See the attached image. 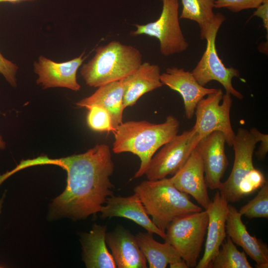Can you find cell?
Returning <instances> with one entry per match:
<instances>
[{"label": "cell", "instance_id": "obj_1", "mask_svg": "<svg viewBox=\"0 0 268 268\" xmlns=\"http://www.w3.org/2000/svg\"><path fill=\"white\" fill-rule=\"evenodd\" d=\"M34 161L35 166L56 165L67 172L65 190L50 204V220L86 219L100 212L107 199L114 194L110 177L114 164L106 144H96L83 153L59 159L40 156Z\"/></svg>", "mask_w": 268, "mask_h": 268}, {"label": "cell", "instance_id": "obj_2", "mask_svg": "<svg viewBox=\"0 0 268 268\" xmlns=\"http://www.w3.org/2000/svg\"><path fill=\"white\" fill-rule=\"evenodd\" d=\"M180 122L172 115L160 124L145 120L123 122L113 133L112 151L116 154L131 152L137 156L140 164L134 178H139L144 175L155 152L178 134Z\"/></svg>", "mask_w": 268, "mask_h": 268}, {"label": "cell", "instance_id": "obj_3", "mask_svg": "<svg viewBox=\"0 0 268 268\" xmlns=\"http://www.w3.org/2000/svg\"><path fill=\"white\" fill-rule=\"evenodd\" d=\"M142 60L138 49L113 40L98 47L93 58L82 65L80 73L87 85L98 87L130 74Z\"/></svg>", "mask_w": 268, "mask_h": 268}, {"label": "cell", "instance_id": "obj_4", "mask_svg": "<svg viewBox=\"0 0 268 268\" xmlns=\"http://www.w3.org/2000/svg\"><path fill=\"white\" fill-rule=\"evenodd\" d=\"M134 191L139 197L153 222L165 232L176 217L202 210L190 200L187 194L178 190L170 178L143 181Z\"/></svg>", "mask_w": 268, "mask_h": 268}, {"label": "cell", "instance_id": "obj_5", "mask_svg": "<svg viewBox=\"0 0 268 268\" xmlns=\"http://www.w3.org/2000/svg\"><path fill=\"white\" fill-rule=\"evenodd\" d=\"M206 210L188 213L174 219L166 231L165 241L178 251L188 268H196L207 231Z\"/></svg>", "mask_w": 268, "mask_h": 268}, {"label": "cell", "instance_id": "obj_6", "mask_svg": "<svg viewBox=\"0 0 268 268\" xmlns=\"http://www.w3.org/2000/svg\"><path fill=\"white\" fill-rule=\"evenodd\" d=\"M225 20V16L221 13H215L205 39L207 42L205 50L191 72L201 86H205L210 81H216L223 86L226 92L242 99L243 94L233 87L232 83L233 78L240 77L239 70L233 67H225L219 57L216 48V36Z\"/></svg>", "mask_w": 268, "mask_h": 268}, {"label": "cell", "instance_id": "obj_7", "mask_svg": "<svg viewBox=\"0 0 268 268\" xmlns=\"http://www.w3.org/2000/svg\"><path fill=\"white\" fill-rule=\"evenodd\" d=\"M162 8L159 17L146 24H134L136 29L131 35H145L157 39L160 52L165 57L182 53L189 45L179 22V0H162Z\"/></svg>", "mask_w": 268, "mask_h": 268}, {"label": "cell", "instance_id": "obj_8", "mask_svg": "<svg viewBox=\"0 0 268 268\" xmlns=\"http://www.w3.org/2000/svg\"><path fill=\"white\" fill-rule=\"evenodd\" d=\"M232 104L231 95L227 92L224 94L221 88L199 102L195 112L196 123L193 127L201 138L219 131L225 135L228 145L232 146L236 134L230 121Z\"/></svg>", "mask_w": 268, "mask_h": 268}, {"label": "cell", "instance_id": "obj_9", "mask_svg": "<svg viewBox=\"0 0 268 268\" xmlns=\"http://www.w3.org/2000/svg\"><path fill=\"white\" fill-rule=\"evenodd\" d=\"M201 139L193 127L177 134L151 158L144 173L147 180H156L174 175L184 165Z\"/></svg>", "mask_w": 268, "mask_h": 268}, {"label": "cell", "instance_id": "obj_10", "mask_svg": "<svg viewBox=\"0 0 268 268\" xmlns=\"http://www.w3.org/2000/svg\"><path fill=\"white\" fill-rule=\"evenodd\" d=\"M258 142L248 130L242 128L238 129L232 144L234 161L232 171L218 189L220 195L228 202H236L242 199L239 186L242 180L255 168L253 156Z\"/></svg>", "mask_w": 268, "mask_h": 268}, {"label": "cell", "instance_id": "obj_11", "mask_svg": "<svg viewBox=\"0 0 268 268\" xmlns=\"http://www.w3.org/2000/svg\"><path fill=\"white\" fill-rule=\"evenodd\" d=\"M84 52L71 60L58 63L43 56H40L34 63V71L38 75L37 84L43 89L63 87L78 91L80 85L76 78V73L84 58Z\"/></svg>", "mask_w": 268, "mask_h": 268}, {"label": "cell", "instance_id": "obj_12", "mask_svg": "<svg viewBox=\"0 0 268 268\" xmlns=\"http://www.w3.org/2000/svg\"><path fill=\"white\" fill-rule=\"evenodd\" d=\"M180 191L192 196L205 209L210 200L204 178V169L198 143L184 165L170 178Z\"/></svg>", "mask_w": 268, "mask_h": 268}, {"label": "cell", "instance_id": "obj_13", "mask_svg": "<svg viewBox=\"0 0 268 268\" xmlns=\"http://www.w3.org/2000/svg\"><path fill=\"white\" fill-rule=\"evenodd\" d=\"M208 221L204 252L196 268H208L226 237V220L228 202L217 191L205 209Z\"/></svg>", "mask_w": 268, "mask_h": 268}, {"label": "cell", "instance_id": "obj_14", "mask_svg": "<svg viewBox=\"0 0 268 268\" xmlns=\"http://www.w3.org/2000/svg\"><path fill=\"white\" fill-rule=\"evenodd\" d=\"M160 80L172 90L178 92L182 96L185 107V115L188 119L194 116L199 102L207 95L217 90L200 85L192 72L176 67H168L161 74Z\"/></svg>", "mask_w": 268, "mask_h": 268}, {"label": "cell", "instance_id": "obj_15", "mask_svg": "<svg viewBox=\"0 0 268 268\" xmlns=\"http://www.w3.org/2000/svg\"><path fill=\"white\" fill-rule=\"evenodd\" d=\"M105 205H103L100 217L102 219L113 217H123L133 221L147 232L155 234L165 240L166 234L153 222L138 195L134 193L128 197L115 196L108 197Z\"/></svg>", "mask_w": 268, "mask_h": 268}, {"label": "cell", "instance_id": "obj_16", "mask_svg": "<svg viewBox=\"0 0 268 268\" xmlns=\"http://www.w3.org/2000/svg\"><path fill=\"white\" fill-rule=\"evenodd\" d=\"M225 136L215 131L202 137L199 142L204 169V178L207 188L218 189L228 165L225 152Z\"/></svg>", "mask_w": 268, "mask_h": 268}, {"label": "cell", "instance_id": "obj_17", "mask_svg": "<svg viewBox=\"0 0 268 268\" xmlns=\"http://www.w3.org/2000/svg\"><path fill=\"white\" fill-rule=\"evenodd\" d=\"M242 216L235 207L228 204L226 220V234L256 262V268H268V245L261 239L250 235L242 220Z\"/></svg>", "mask_w": 268, "mask_h": 268}, {"label": "cell", "instance_id": "obj_18", "mask_svg": "<svg viewBox=\"0 0 268 268\" xmlns=\"http://www.w3.org/2000/svg\"><path fill=\"white\" fill-rule=\"evenodd\" d=\"M106 242L110 248L117 268H146L147 260L135 236L123 226L118 225L107 232Z\"/></svg>", "mask_w": 268, "mask_h": 268}, {"label": "cell", "instance_id": "obj_19", "mask_svg": "<svg viewBox=\"0 0 268 268\" xmlns=\"http://www.w3.org/2000/svg\"><path fill=\"white\" fill-rule=\"evenodd\" d=\"M161 74L158 65L145 62L120 80L124 89V108L134 106L144 94L162 87Z\"/></svg>", "mask_w": 268, "mask_h": 268}, {"label": "cell", "instance_id": "obj_20", "mask_svg": "<svg viewBox=\"0 0 268 268\" xmlns=\"http://www.w3.org/2000/svg\"><path fill=\"white\" fill-rule=\"evenodd\" d=\"M106 225L94 223L89 232L80 234L82 259L87 268H116L112 255L107 247Z\"/></svg>", "mask_w": 268, "mask_h": 268}, {"label": "cell", "instance_id": "obj_21", "mask_svg": "<svg viewBox=\"0 0 268 268\" xmlns=\"http://www.w3.org/2000/svg\"><path fill=\"white\" fill-rule=\"evenodd\" d=\"M124 89L120 81H113L98 87L90 96L76 103L78 107H88L92 105L100 106L109 113L113 127L116 130L122 123Z\"/></svg>", "mask_w": 268, "mask_h": 268}, {"label": "cell", "instance_id": "obj_22", "mask_svg": "<svg viewBox=\"0 0 268 268\" xmlns=\"http://www.w3.org/2000/svg\"><path fill=\"white\" fill-rule=\"evenodd\" d=\"M153 234L138 232L136 238L139 247L144 255L150 268H165L183 259L178 251L170 243L156 241Z\"/></svg>", "mask_w": 268, "mask_h": 268}, {"label": "cell", "instance_id": "obj_23", "mask_svg": "<svg viewBox=\"0 0 268 268\" xmlns=\"http://www.w3.org/2000/svg\"><path fill=\"white\" fill-rule=\"evenodd\" d=\"M182 9L180 19H189L198 23L200 28V37L205 39L213 22L215 0H181Z\"/></svg>", "mask_w": 268, "mask_h": 268}, {"label": "cell", "instance_id": "obj_24", "mask_svg": "<svg viewBox=\"0 0 268 268\" xmlns=\"http://www.w3.org/2000/svg\"><path fill=\"white\" fill-rule=\"evenodd\" d=\"M222 248L209 265L208 268H252L244 251H239L227 236Z\"/></svg>", "mask_w": 268, "mask_h": 268}, {"label": "cell", "instance_id": "obj_25", "mask_svg": "<svg viewBox=\"0 0 268 268\" xmlns=\"http://www.w3.org/2000/svg\"><path fill=\"white\" fill-rule=\"evenodd\" d=\"M239 212L249 219L268 218V182L267 181L257 195L245 205Z\"/></svg>", "mask_w": 268, "mask_h": 268}, {"label": "cell", "instance_id": "obj_26", "mask_svg": "<svg viewBox=\"0 0 268 268\" xmlns=\"http://www.w3.org/2000/svg\"><path fill=\"white\" fill-rule=\"evenodd\" d=\"M87 109L89 111L87 116V123L93 131L99 132H112L115 130L113 127L111 118L108 111L97 105H92Z\"/></svg>", "mask_w": 268, "mask_h": 268}, {"label": "cell", "instance_id": "obj_27", "mask_svg": "<svg viewBox=\"0 0 268 268\" xmlns=\"http://www.w3.org/2000/svg\"><path fill=\"white\" fill-rule=\"evenodd\" d=\"M266 181L261 171L255 168L252 170L239 185V190L242 199L261 188Z\"/></svg>", "mask_w": 268, "mask_h": 268}, {"label": "cell", "instance_id": "obj_28", "mask_svg": "<svg viewBox=\"0 0 268 268\" xmlns=\"http://www.w3.org/2000/svg\"><path fill=\"white\" fill-rule=\"evenodd\" d=\"M266 0H215V8H227L233 12L257 8Z\"/></svg>", "mask_w": 268, "mask_h": 268}, {"label": "cell", "instance_id": "obj_29", "mask_svg": "<svg viewBox=\"0 0 268 268\" xmlns=\"http://www.w3.org/2000/svg\"><path fill=\"white\" fill-rule=\"evenodd\" d=\"M17 65L5 58L0 52V73L13 87L16 86Z\"/></svg>", "mask_w": 268, "mask_h": 268}, {"label": "cell", "instance_id": "obj_30", "mask_svg": "<svg viewBox=\"0 0 268 268\" xmlns=\"http://www.w3.org/2000/svg\"><path fill=\"white\" fill-rule=\"evenodd\" d=\"M250 132L260 141V146L255 155L257 158L262 160L265 159L268 152V135L260 132L257 128H252L249 130Z\"/></svg>", "mask_w": 268, "mask_h": 268}, {"label": "cell", "instance_id": "obj_31", "mask_svg": "<svg viewBox=\"0 0 268 268\" xmlns=\"http://www.w3.org/2000/svg\"><path fill=\"white\" fill-rule=\"evenodd\" d=\"M253 16L261 18L264 27L268 33V0H265L253 12Z\"/></svg>", "mask_w": 268, "mask_h": 268}, {"label": "cell", "instance_id": "obj_32", "mask_svg": "<svg viewBox=\"0 0 268 268\" xmlns=\"http://www.w3.org/2000/svg\"><path fill=\"white\" fill-rule=\"evenodd\" d=\"M17 172V170L16 168L13 169L12 170L10 171H8L6 172L5 173L0 175V185L2 183V182L5 180L7 178L10 177L11 175L13 174L14 173Z\"/></svg>", "mask_w": 268, "mask_h": 268}, {"label": "cell", "instance_id": "obj_33", "mask_svg": "<svg viewBox=\"0 0 268 268\" xmlns=\"http://www.w3.org/2000/svg\"><path fill=\"white\" fill-rule=\"evenodd\" d=\"M38 0H0V3L9 2L12 4L19 3L23 2L35 1Z\"/></svg>", "mask_w": 268, "mask_h": 268}, {"label": "cell", "instance_id": "obj_34", "mask_svg": "<svg viewBox=\"0 0 268 268\" xmlns=\"http://www.w3.org/2000/svg\"><path fill=\"white\" fill-rule=\"evenodd\" d=\"M5 147V143L0 134V149H4Z\"/></svg>", "mask_w": 268, "mask_h": 268}, {"label": "cell", "instance_id": "obj_35", "mask_svg": "<svg viewBox=\"0 0 268 268\" xmlns=\"http://www.w3.org/2000/svg\"><path fill=\"white\" fill-rule=\"evenodd\" d=\"M5 197V194L3 195L2 198L0 199V214L1 213V209L2 207V204L3 203L4 199Z\"/></svg>", "mask_w": 268, "mask_h": 268}]
</instances>
